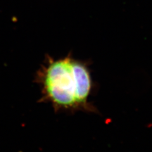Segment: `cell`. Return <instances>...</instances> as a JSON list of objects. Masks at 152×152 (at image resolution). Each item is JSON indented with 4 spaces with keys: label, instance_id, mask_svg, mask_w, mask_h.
<instances>
[{
    "label": "cell",
    "instance_id": "1",
    "mask_svg": "<svg viewBox=\"0 0 152 152\" xmlns=\"http://www.w3.org/2000/svg\"><path fill=\"white\" fill-rule=\"evenodd\" d=\"M74 60L70 55L56 60L48 56L36 73L39 102L50 104L55 112L84 111Z\"/></svg>",
    "mask_w": 152,
    "mask_h": 152
}]
</instances>
